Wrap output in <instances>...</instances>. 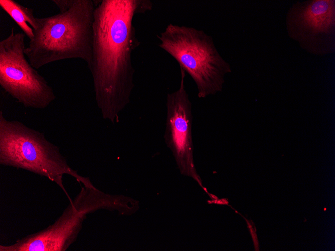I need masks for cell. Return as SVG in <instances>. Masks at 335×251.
I'll list each match as a JSON object with an SVG mask.
<instances>
[{"label":"cell","instance_id":"6da1fadb","mask_svg":"<svg viewBox=\"0 0 335 251\" xmlns=\"http://www.w3.org/2000/svg\"><path fill=\"white\" fill-rule=\"evenodd\" d=\"M92 52L87 67L102 118L112 123L130 101L134 87L133 51L139 45L133 20L150 11L149 0L94 1Z\"/></svg>","mask_w":335,"mask_h":251},{"label":"cell","instance_id":"7a4b0ae2","mask_svg":"<svg viewBox=\"0 0 335 251\" xmlns=\"http://www.w3.org/2000/svg\"><path fill=\"white\" fill-rule=\"evenodd\" d=\"M95 7L94 1L75 0L66 12L37 18L34 37L24 51L31 65L37 70L70 59H80L88 65L92 57Z\"/></svg>","mask_w":335,"mask_h":251},{"label":"cell","instance_id":"3957f363","mask_svg":"<svg viewBox=\"0 0 335 251\" xmlns=\"http://www.w3.org/2000/svg\"><path fill=\"white\" fill-rule=\"evenodd\" d=\"M0 164L24 169L55 182L70 198L63 175L75 178L84 187H93L90 179L79 175L68 164L57 145L43 133L21 121L7 119L0 111Z\"/></svg>","mask_w":335,"mask_h":251},{"label":"cell","instance_id":"277c9868","mask_svg":"<svg viewBox=\"0 0 335 251\" xmlns=\"http://www.w3.org/2000/svg\"><path fill=\"white\" fill-rule=\"evenodd\" d=\"M158 46L173 57L193 79L198 96L204 98L222 91L230 64L218 51L212 38L203 30L169 24L157 36Z\"/></svg>","mask_w":335,"mask_h":251},{"label":"cell","instance_id":"5b68a950","mask_svg":"<svg viewBox=\"0 0 335 251\" xmlns=\"http://www.w3.org/2000/svg\"><path fill=\"white\" fill-rule=\"evenodd\" d=\"M26 35L15 32L0 41V86L26 108L44 109L56 98L53 88L25 54Z\"/></svg>","mask_w":335,"mask_h":251},{"label":"cell","instance_id":"8992f818","mask_svg":"<svg viewBox=\"0 0 335 251\" xmlns=\"http://www.w3.org/2000/svg\"><path fill=\"white\" fill-rule=\"evenodd\" d=\"M51 225L17 240L0 245V251H66L79 235L86 215L100 209H106L104 193L95 187H83L81 191Z\"/></svg>","mask_w":335,"mask_h":251},{"label":"cell","instance_id":"52a82bcc","mask_svg":"<svg viewBox=\"0 0 335 251\" xmlns=\"http://www.w3.org/2000/svg\"><path fill=\"white\" fill-rule=\"evenodd\" d=\"M287 34L307 53L324 56L335 50V1H298L288 10Z\"/></svg>","mask_w":335,"mask_h":251},{"label":"cell","instance_id":"ba28073f","mask_svg":"<svg viewBox=\"0 0 335 251\" xmlns=\"http://www.w3.org/2000/svg\"><path fill=\"white\" fill-rule=\"evenodd\" d=\"M181 69V83L166 96L164 139L181 174L193 178L208 193L195 167L192 138V106L185 86V71Z\"/></svg>","mask_w":335,"mask_h":251},{"label":"cell","instance_id":"9c48e42d","mask_svg":"<svg viewBox=\"0 0 335 251\" xmlns=\"http://www.w3.org/2000/svg\"><path fill=\"white\" fill-rule=\"evenodd\" d=\"M0 7L13 19L29 39L34 37L33 30L37 29V18L33 10L13 0H0Z\"/></svg>","mask_w":335,"mask_h":251},{"label":"cell","instance_id":"30bf717a","mask_svg":"<svg viewBox=\"0 0 335 251\" xmlns=\"http://www.w3.org/2000/svg\"><path fill=\"white\" fill-rule=\"evenodd\" d=\"M59 8L60 12L68 11L74 4L75 0H52Z\"/></svg>","mask_w":335,"mask_h":251},{"label":"cell","instance_id":"8fae6325","mask_svg":"<svg viewBox=\"0 0 335 251\" xmlns=\"http://www.w3.org/2000/svg\"><path fill=\"white\" fill-rule=\"evenodd\" d=\"M246 220L247 224L248 225V227L249 228L250 230V232H251V235H252V238H253V242H254L255 250H259V243H258V239H257V235H256V228H255V227H254V229H253V226H252V222H250L247 219H246Z\"/></svg>","mask_w":335,"mask_h":251}]
</instances>
